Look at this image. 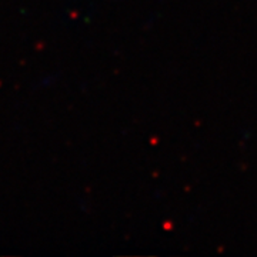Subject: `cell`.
Wrapping results in <instances>:
<instances>
[]
</instances>
